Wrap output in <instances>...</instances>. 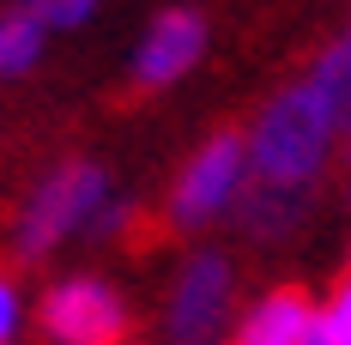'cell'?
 I'll list each match as a JSON object with an SVG mask.
<instances>
[{
  "label": "cell",
  "mask_w": 351,
  "mask_h": 345,
  "mask_svg": "<svg viewBox=\"0 0 351 345\" xmlns=\"http://www.w3.org/2000/svg\"><path fill=\"white\" fill-rule=\"evenodd\" d=\"M315 309L321 303L303 285H273V291H261V297L237 315V327H230L224 345H309Z\"/></svg>",
  "instance_id": "52a82bcc"
},
{
  "label": "cell",
  "mask_w": 351,
  "mask_h": 345,
  "mask_svg": "<svg viewBox=\"0 0 351 345\" xmlns=\"http://www.w3.org/2000/svg\"><path fill=\"white\" fill-rule=\"evenodd\" d=\"M309 79L321 85V97L339 109V121H346V115H351V31L333 36L315 61H309Z\"/></svg>",
  "instance_id": "30bf717a"
},
{
  "label": "cell",
  "mask_w": 351,
  "mask_h": 345,
  "mask_svg": "<svg viewBox=\"0 0 351 345\" xmlns=\"http://www.w3.org/2000/svg\"><path fill=\"white\" fill-rule=\"evenodd\" d=\"M206 19L194 12V6H164L152 25H145V36L134 43V61H128V79L140 85V91H170V85H182L188 73L200 67V55H206Z\"/></svg>",
  "instance_id": "8992f818"
},
{
  "label": "cell",
  "mask_w": 351,
  "mask_h": 345,
  "mask_svg": "<svg viewBox=\"0 0 351 345\" xmlns=\"http://www.w3.org/2000/svg\"><path fill=\"white\" fill-rule=\"evenodd\" d=\"M346 273H351V248H346Z\"/></svg>",
  "instance_id": "5bb4252c"
},
{
  "label": "cell",
  "mask_w": 351,
  "mask_h": 345,
  "mask_svg": "<svg viewBox=\"0 0 351 345\" xmlns=\"http://www.w3.org/2000/svg\"><path fill=\"white\" fill-rule=\"evenodd\" d=\"M248 182H254V170H248V134H212L200 139L194 152H188V164H182V176L170 182V230H206V224H218L224 212L243 206Z\"/></svg>",
  "instance_id": "3957f363"
},
{
  "label": "cell",
  "mask_w": 351,
  "mask_h": 345,
  "mask_svg": "<svg viewBox=\"0 0 351 345\" xmlns=\"http://www.w3.org/2000/svg\"><path fill=\"white\" fill-rule=\"evenodd\" d=\"M36 327L49 345H128L134 315L121 291L97 273H67L36 297Z\"/></svg>",
  "instance_id": "5b68a950"
},
{
  "label": "cell",
  "mask_w": 351,
  "mask_h": 345,
  "mask_svg": "<svg viewBox=\"0 0 351 345\" xmlns=\"http://www.w3.org/2000/svg\"><path fill=\"white\" fill-rule=\"evenodd\" d=\"M31 6L43 12V25H49V31H79L104 0H31Z\"/></svg>",
  "instance_id": "4fadbf2b"
},
{
  "label": "cell",
  "mask_w": 351,
  "mask_h": 345,
  "mask_svg": "<svg viewBox=\"0 0 351 345\" xmlns=\"http://www.w3.org/2000/svg\"><path fill=\"white\" fill-rule=\"evenodd\" d=\"M109 206H115V182H109L104 164H85V158L55 164L25 194V206L12 212V254L19 261H49L61 242L85 237V230L97 237Z\"/></svg>",
  "instance_id": "7a4b0ae2"
},
{
  "label": "cell",
  "mask_w": 351,
  "mask_h": 345,
  "mask_svg": "<svg viewBox=\"0 0 351 345\" xmlns=\"http://www.w3.org/2000/svg\"><path fill=\"white\" fill-rule=\"evenodd\" d=\"M25 321H31V309H25V291H19V278L0 273V345H19Z\"/></svg>",
  "instance_id": "7c38bea8"
},
{
  "label": "cell",
  "mask_w": 351,
  "mask_h": 345,
  "mask_svg": "<svg viewBox=\"0 0 351 345\" xmlns=\"http://www.w3.org/2000/svg\"><path fill=\"white\" fill-rule=\"evenodd\" d=\"M43 43H49V25L36 6H19L0 19V79H25V73L43 61Z\"/></svg>",
  "instance_id": "9c48e42d"
},
{
  "label": "cell",
  "mask_w": 351,
  "mask_h": 345,
  "mask_svg": "<svg viewBox=\"0 0 351 345\" xmlns=\"http://www.w3.org/2000/svg\"><path fill=\"white\" fill-rule=\"evenodd\" d=\"M303 212H309V194H297V188H267V182H248L243 206H237V218H243L248 237L273 242V237H291L297 224H303Z\"/></svg>",
  "instance_id": "ba28073f"
},
{
  "label": "cell",
  "mask_w": 351,
  "mask_h": 345,
  "mask_svg": "<svg viewBox=\"0 0 351 345\" xmlns=\"http://www.w3.org/2000/svg\"><path fill=\"white\" fill-rule=\"evenodd\" d=\"M309 345H351V273L321 297L315 309V333H309Z\"/></svg>",
  "instance_id": "8fae6325"
},
{
  "label": "cell",
  "mask_w": 351,
  "mask_h": 345,
  "mask_svg": "<svg viewBox=\"0 0 351 345\" xmlns=\"http://www.w3.org/2000/svg\"><path fill=\"white\" fill-rule=\"evenodd\" d=\"M339 145H346V121H339V109L321 97V85L303 73L285 91H273L261 104V115L248 121V170L267 188L315 194V182L327 176Z\"/></svg>",
  "instance_id": "6da1fadb"
},
{
  "label": "cell",
  "mask_w": 351,
  "mask_h": 345,
  "mask_svg": "<svg viewBox=\"0 0 351 345\" xmlns=\"http://www.w3.org/2000/svg\"><path fill=\"white\" fill-rule=\"evenodd\" d=\"M237 327V273H230V254L200 248L182 261L170 297H164V333L170 345H218L230 340Z\"/></svg>",
  "instance_id": "277c9868"
}]
</instances>
